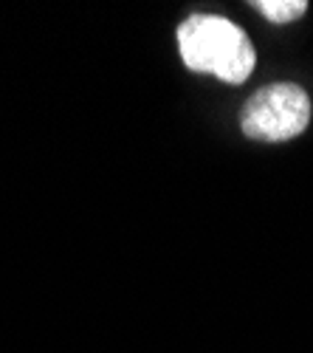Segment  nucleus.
I'll return each mask as SVG.
<instances>
[{"label":"nucleus","mask_w":313,"mask_h":353,"mask_svg":"<svg viewBox=\"0 0 313 353\" xmlns=\"http://www.w3.org/2000/svg\"><path fill=\"white\" fill-rule=\"evenodd\" d=\"M181 60L195 74H212L220 82L240 85L257 65L248 34L220 14H189L178 26Z\"/></svg>","instance_id":"1"},{"label":"nucleus","mask_w":313,"mask_h":353,"mask_svg":"<svg viewBox=\"0 0 313 353\" xmlns=\"http://www.w3.org/2000/svg\"><path fill=\"white\" fill-rule=\"evenodd\" d=\"M310 122V99L296 82H274L254 94L240 110V128L254 141L296 139Z\"/></svg>","instance_id":"2"},{"label":"nucleus","mask_w":313,"mask_h":353,"mask_svg":"<svg viewBox=\"0 0 313 353\" xmlns=\"http://www.w3.org/2000/svg\"><path fill=\"white\" fill-rule=\"evenodd\" d=\"M254 9L271 23H294L307 12L305 0H254Z\"/></svg>","instance_id":"3"}]
</instances>
